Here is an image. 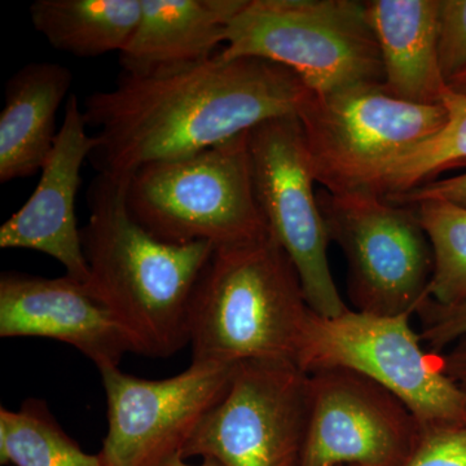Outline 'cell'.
Returning <instances> with one entry per match:
<instances>
[{
	"label": "cell",
	"instance_id": "277c9868",
	"mask_svg": "<svg viewBox=\"0 0 466 466\" xmlns=\"http://www.w3.org/2000/svg\"><path fill=\"white\" fill-rule=\"evenodd\" d=\"M131 216L173 244L216 249L268 235L254 195L249 133L195 155L152 162L128 177Z\"/></svg>",
	"mask_w": 466,
	"mask_h": 466
},
{
	"label": "cell",
	"instance_id": "4fadbf2b",
	"mask_svg": "<svg viewBox=\"0 0 466 466\" xmlns=\"http://www.w3.org/2000/svg\"><path fill=\"white\" fill-rule=\"evenodd\" d=\"M0 337H42L66 343L99 370L119 367L130 339L90 284L5 272L0 278Z\"/></svg>",
	"mask_w": 466,
	"mask_h": 466
},
{
	"label": "cell",
	"instance_id": "ffe728a7",
	"mask_svg": "<svg viewBox=\"0 0 466 466\" xmlns=\"http://www.w3.org/2000/svg\"><path fill=\"white\" fill-rule=\"evenodd\" d=\"M441 103L447 110L446 125L388 171L377 189L382 198L412 191L449 168L466 167V95L447 86Z\"/></svg>",
	"mask_w": 466,
	"mask_h": 466
},
{
	"label": "cell",
	"instance_id": "ba28073f",
	"mask_svg": "<svg viewBox=\"0 0 466 466\" xmlns=\"http://www.w3.org/2000/svg\"><path fill=\"white\" fill-rule=\"evenodd\" d=\"M330 241L348 260L352 309L376 317H413L433 275L431 242L413 207L376 192L318 193Z\"/></svg>",
	"mask_w": 466,
	"mask_h": 466
},
{
	"label": "cell",
	"instance_id": "44dd1931",
	"mask_svg": "<svg viewBox=\"0 0 466 466\" xmlns=\"http://www.w3.org/2000/svg\"><path fill=\"white\" fill-rule=\"evenodd\" d=\"M431 242L433 275L429 299L441 306L466 299V208L443 200H424L413 207Z\"/></svg>",
	"mask_w": 466,
	"mask_h": 466
},
{
	"label": "cell",
	"instance_id": "9a60e30c",
	"mask_svg": "<svg viewBox=\"0 0 466 466\" xmlns=\"http://www.w3.org/2000/svg\"><path fill=\"white\" fill-rule=\"evenodd\" d=\"M248 0H143L142 17L119 54L124 75L148 76L210 60Z\"/></svg>",
	"mask_w": 466,
	"mask_h": 466
},
{
	"label": "cell",
	"instance_id": "30bf717a",
	"mask_svg": "<svg viewBox=\"0 0 466 466\" xmlns=\"http://www.w3.org/2000/svg\"><path fill=\"white\" fill-rule=\"evenodd\" d=\"M249 155L267 229L296 266L309 309L319 317H339L350 308L330 271V238L299 116H276L251 128Z\"/></svg>",
	"mask_w": 466,
	"mask_h": 466
},
{
	"label": "cell",
	"instance_id": "d6986e66",
	"mask_svg": "<svg viewBox=\"0 0 466 466\" xmlns=\"http://www.w3.org/2000/svg\"><path fill=\"white\" fill-rule=\"evenodd\" d=\"M0 462L14 466H106L64 431L47 404L24 401L18 410H0Z\"/></svg>",
	"mask_w": 466,
	"mask_h": 466
},
{
	"label": "cell",
	"instance_id": "8fae6325",
	"mask_svg": "<svg viewBox=\"0 0 466 466\" xmlns=\"http://www.w3.org/2000/svg\"><path fill=\"white\" fill-rule=\"evenodd\" d=\"M236 364L192 363L179 375L147 380L119 367L99 370L108 431L99 455L106 466H152L182 453L202 420L219 403Z\"/></svg>",
	"mask_w": 466,
	"mask_h": 466
},
{
	"label": "cell",
	"instance_id": "5bb4252c",
	"mask_svg": "<svg viewBox=\"0 0 466 466\" xmlns=\"http://www.w3.org/2000/svg\"><path fill=\"white\" fill-rule=\"evenodd\" d=\"M87 127L84 108L70 94L38 186L24 207L0 227V248L39 251L56 259L70 278L90 284L76 214L82 167L99 146L96 135H88Z\"/></svg>",
	"mask_w": 466,
	"mask_h": 466
},
{
	"label": "cell",
	"instance_id": "7402d4cb",
	"mask_svg": "<svg viewBox=\"0 0 466 466\" xmlns=\"http://www.w3.org/2000/svg\"><path fill=\"white\" fill-rule=\"evenodd\" d=\"M420 336L429 351L443 354L453 346L466 345V299L453 306H441L431 299L416 312Z\"/></svg>",
	"mask_w": 466,
	"mask_h": 466
},
{
	"label": "cell",
	"instance_id": "e0dca14e",
	"mask_svg": "<svg viewBox=\"0 0 466 466\" xmlns=\"http://www.w3.org/2000/svg\"><path fill=\"white\" fill-rule=\"evenodd\" d=\"M73 75L55 63H32L5 84L0 113V182L41 173L58 134L56 116L69 99Z\"/></svg>",
	"mask_w": 466,
	"mask_h": 466
},
{
	"label": "cell",
	"instance_id": "d4e9b609",
	"mask_svg": "<svg viewBox=\"0 0 466 466\" xmlns=\"http://www.w3.org/2000/svg\"><path fill=\"white\" fill-rule=\"evenodd\" d=\"M385 200L400 207H415L424 200H443L466 208V173L437 182L433 180L412 191L392 196Z\"/></svg>",
	"mask_w": 466,
	"mask_h": 466
},
{
	"label": "cell",
	"instance_id": "603a6c76",
	"mask_svg": "<svg viewBox=\"0 0 466 466\" xmlns=\"http://www.w3.org/2000/svg\"><path fill=\"white\" fill-rule=\"evenodd\" d=\"M438 60L447 85L466 70V0H440Z\"/></svg>",
	"mask_w": 466,
	"mask_h": 466
},
{
	"label": "cell",
	"instance_id": "2e32d148",
	"mask_svg": "<svg viewBox=\"0 0 466 466\" xmlns=\"http://www.w3.org/2000/svg\"><path fill=\"white\" fill-rule=\"evenodd\" d=\"M367 11L386 90L408 103L441 104L447 84L438 60L440 0H372Z\"/></svg>",
	"mask_w": 466,
	"mask_h": 466
},
{
	"label": "cell",
	"instance_id": "cb8c5ba5",
	"mask_svg": "<svg viewBox=\"0 0 466 466\" xmlns=\"http://www.w3.org/2000/svg\"><path fill=\"white\" fill-rule=\"evenodd\" d=\"M403 466H466V421L422 431Z\"/></svg>",
	"mask_w": 466,
	"mask_h": 466
},
{
	"label": "cell",
	"instance_id": "7a4b0ae2",
	"mask_svg": "<svg viewBox=\"0 0 466 466\" xmlns=\"http://www.w3.org/2000/svg\"><path fill=\"white\" fill-rule=\"evenodd\" d=\"M128 177L97 174L81 229L90 285L130 339L135 354L167 359L189 345L193 291L216 248L156 238L127 208Z\"/></svg>",
	"mask_w": 466,
	"mask_h": 466
},
{
	"label": "cell",
	"instance_id": "3957f363",
	"mask_svg": "<svg viewBox=\"0 0 466 466\" xmlns=\"http://www.w3.org/2000/svg\"><path fill=\"white\" fill-rule=\"evenodd\" d=\"M309 314L296 266L269 233L218 248L193 291L192 363H296Z\"/></svg>",
	"mask_w": 466,
	"mask_h": 466
},
{
	"label": "cell",
	"instance_id": "4316f807",
	"mask_svg": "<svg viewBox=\"0 0 466 466\" xmlns=\"http://www.w3.org/2000/svg\"><path fill=\"white\" fill-rule=\"evenodd\" d=\"M152 466H222L216 460L204 459L200 465H192L187 462V459L183 458L182 453H175V455L168 456V458L156 462Z\"/></svg>",
	"mask_w": 466,
	"mask_h": 466
},
{
	"label": "cell",
	"instance_id": "ac0fdd59",
	"mask_svg": "<svg viewBox=\"0 0 466 466\" xmlns=\"http://www.w3.org/2000/svg\"><path fill=\"white\" fill-rule=\"evenodd\" d=\"M142 11L143 0H36L30 17L56 50L99 57L127 47Z\"/></svg>",
	"mask_w": 466,
	"mask_h": 466
},
{
	"label": "cell",
	"instance_id": "5b68a950",
	"mask_svg": "<svg viewBox=\"0 0 466 466\" xmlns=\"http://www.w3.org/2000/svg\"><path fill=\"white\" fill-rule=\"evenodd\" d=\"M220 56L279 64L314 94L383 84L367 2L358 0H248L229 21Z\"/></svg>",
	"mask_w": 466,
	"mask_h": 466
},
{
	"label": "cell",
	"instance_id": "9c48e42d",
	"mask_svg": "<svg viewBox=\"0 0 466 466\" xmlns=\"http://www.w3.org/2000/svg\"><path fill=\"white\" fill-rule=\"evenodd\" d=\"M309 422V373L289 360L242 361L182 455L222 466H300Z\"/></svg>",
	"mask_w": 466,
	"mask_h": 466
},
{
	"label": "cell",
	"instance_id": "8992f818",
	"mask_svg": "<svg viewBox=\"0 0 466 466\" xmlns=\"http://www.w3.org/2000/svg\"><path fill=\"white\" fill-rule=\"evenodd\" d=\"M299 118L315 182L349 195L377 193L404 155L443 128L447 110L398 99L383 84H360L312 94Z\"/></svg>",
	"mask_w": 466,
	"mask_h": 466
},
{
	"label": "cell",
	"instance_id": "6da1fadb",
	"mask_svg": "<svg viewBox=\"0 0 466 466\" xmlns=\"http://www.w3.org/2000/svg\"><path fill=\"white\" fill-rule=\"evenodd\" d=\"M312 94L288 67L220 52L164 75H124L110 90L86 97V122L99 128L91 158L99 173L130 177L144 165L195 155L276 116H299Z\"/></svg>",
	"mask_w": 466,
	"mask_h": 466
},
{
	"label": "cell",
	"instance_id": "83f0119b",
	"mask_svg": "<svg viewBox=\"0 0 466 466\" xmlns=\"http://www.w3.org/2000/svg\"><path fill=\"white\" fill-rule=\"evenodd\" d=\"M447 86H449L451 90L466 95V70L464 73H461V75L455 76Z\"/></svg>",
	"mask_w": 466,
	"mask_h": 466
},
{
	"label": "cell",
	"instance_id": "484cf974",
	"mask_svg": "<svg viewBox=\"0 0 466 466\" xmlns=\"http://www.w3.org/2000/svg\"><path fill=\"white\" fill-rule=\"evenodd\" d=\"M441 355L444 372L466 392V345L453 346Z\"/></svg>",
	"mask_w": 466,
	"mask_h": 466
},
{
	"label": "cell",
	"instance_id": "7c38bea8",
	"mask_svg": "<svg viewBox=\"0 0 466 466\" xmlns=\"http://www.w3.org/2000/svg\"><path fill=\"white\" fill-rule=\"evenodd\" d=\"M309 376V433L300 466L406 464L422 428L400 398L343 368Z\"/></svg>",
	"mask_w": 466,
	"mask_h": 466
},
{
	"label": "cell",
	"instance_id": "52a82bcc",
	"mask_svg": "<svg viewBox=\"0 0 466 466\" xmlns=\"http://www.w3.org/2000/svg\"><path fill=\"white\" fill-rule=\"evenodd\" d=\"M412 317H376L349 309L339 317L309 314L297 366L354 370L400 398L422 431L466 421V392L444 372L441 355L424 348Z\"/></svg>",
	"mask_w": 466,
	"mask_h": 466
}]
</instances>
